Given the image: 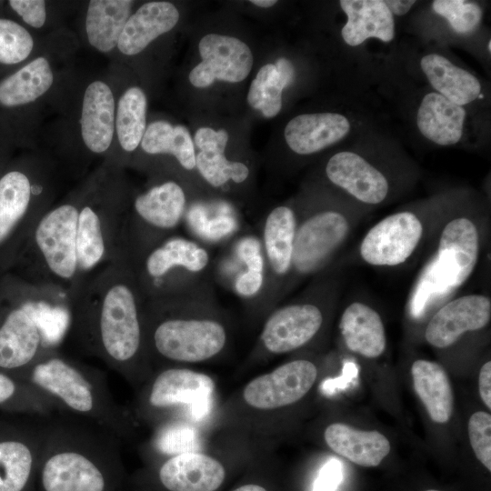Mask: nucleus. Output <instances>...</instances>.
<instances>
[{
    "instance_id": "f257e3e1",
    "label": "nucleus",
    "mask_w": 491,
    "mask_h": 491,
    "mask_svg": "<svg viewBox=\"0 0 491 491\" xmlns=\"http://www.w3.org/2000/svg\"><path fill=\"white\" fill-rule=\"evenodd\" d=\"M145 300L131 265L119 257L85 276L73 293L65 337L131 384L145 382L151 370Z\"/></svg>"
},
{
    "instance_id": "f03ea898",
    "label": "nucleus",
    "mask_w": 491,
    "mask_h": 491,
    "mask_svg": "<svg viewBox=\"0 0 491 491\" xmlns=\"http://www.w3.org/2000/svg\"><path fill=\"white\" fill-rule=\"evenodd\" d=\"M120 442L101 426L76 416H47L36 490L127 491Z\"/></svg>"
},
{
    "instance_id": "7ed1b4c3",
    "label": "nucleus",
    "mask_w": 491,
    "mask_h": 491,
    "mask_svg": "<svg viewBox=\"0 0 491 491\" xmlns=\"http://www.w3.org/2000/svg\"><path fill=\"white\" fill-rule=\"evenodd\" d=\"M18 379L35 386L57 406L59 413L94 423L120 441L134 431V420L113 396L105 373L63 354L48 351Z\"/></svg>"
},
{
    "instance_id": "20e7f679",
    "label": "nucleus",
    "mask_w": 491,
    "mask_h": 491,
    "mask_svg": "<svg viewBox=\"0 0 491 491\" xmlns=\"http://www.w3.org/2000/svg\"><path fill=\"white\" fill-rule=\"evenodd\" d=\"M78 205V200H68L50 206L24 246L29 286L67 306L81 282L76 246Z\"/></svg>"
},
{
    "instance_id": "39448f33",
    "label": "nucleus",
    "mask_w": 491,
    "mask_h": 491,
    "mask_svg": "<svg viewBox=\"0 0 491 491\" xmlns=\"http://www.w3.org/2000/svg\"><path fill=\"white\" fill-rule=\"evenodd\" d=\"M145 338L150 364L207 361L227 342L225 326L212 317L186 316L175 298L145 300Z\"/></svg>"
},
{
    "instance_id": "423d86ee",
    "label": "nucleus",
    "mask_w": 491,
    "mask_h": 491,
    "mask_svg": "<svg viewBox=\"0 0 491 491\" xmlns=\"http://www.w3.org/2000/svg\"><path fill=\"white\" fill-rule=\"evenodd\" d=\"M68 307L62 300L35 288L31 296L0 321V371L18 378L61 342L54 326L65 335Z\"/></svg>"
},
{
    "instance_id": "0eeeda50",
    "label": "nucleus",
    "mask_w": 491,
    "mask_h": 491,
    "mask_svg": "<svg viewBox=\"0 0 491 491\" xmlns=\"http://www.w3.org/2000/svg\"><path fill=\"white\" fill-rule=\"evenodd\" d=\"M185 194L174 181L152 186L135 196L130 213L125 212L120 256L131 261L170 236L185 209Z\"/></svg>"
},
{
    "instance_id": "6e6552de",
    "label": "nucleus",
    "mask_w": 491,
    "mask_h": 491,
    "mask_svg": "<svg viewBox=\"0 0 491 491\" xmlns=\"http://www.w3.org/2000/svg\"><path fill=\"white\" fill-rule=\"evenodd\" d=\"M145 381L136 411L141 417L157 424L187 409L192 416H201L208 411L215 390L210 376L176 366L163 367Z\"/></svg>"
},
{
    "instance_id": "1a4fd4ad",
    "label": "nucleus",
    "mask_w": 491,
    "mask_h": 491,
    "mask_svg": "<svg viewBox=\"0 0 491 491\" xmlns=\"http://www.w3.org/2000/svg\"><path fill=\"white\" fill-rule=\"evenodd\" d=\"M127 262L146 300L165 299L176 297L180 274L202 272L209 255L192 240L170 235Z\"/></svg>"
},
{
    "instance_id": "9d476101",
    "label": "nucleus",
    "mask_w": 491,
    "mask_h": 491,
    "mask_svg": "<svg viewBox=\"0 0 491 491\" xmlns=\"http://www.w3.org/2000/svg\"><path fill=\"white\" fill-rule=\"evenodd\" d=\"M46 417H0V491H35Z\"/></svg>"
},
{
    "instance_id": "9b49d317",
    "label": "nucleus",
    "mask_w": 491,
    "mask_h": 491,
    "mask_svg": "<svg viewBox=\"0 0 491 491\" xmlns=\"http://www.w3.org/2000/svg\"><path fill=\"white\" fill-rule=\"evenodd\" d=\"M480 237L476 224L467 217L450 220L443 228L436 260L428 279L437 288L456 289L472 275L479 257Z\"/></svg>"
},
{
    "instance_id": "f8f14e48",
    "label": "nucleus",
    "mask_w": 491,
    "mask_h": 491,
    "mask_svg": "<svg viewBox=\"0 0 491 491\" xmlns=\"http://www.w3.org/2000/svg\"><path fill=\"white\" fill-rule=\"evenodd\" d=\"M45 194L46 186L25 172L12 170L0 178V248L19 234L25 244L50 207L44 199Z\"/></svg>"
},
{
    "instance_id": "ddd939ff",
    "label": "nucleus",
    "mask_w": 491,
    "mask_h": 491,
    "mask_svg": "<svg viewBox=\"0 0 491 491\" xmlns=\"http://www.w3.org/2000/svg\"><path fill=\"white\" fill-rule=\"evenodd\" d=\"M318 376L316 366L307 359H295L251 379L242 398L250 408L274 411L294 405L313 388Z\"/></svg>"
},
{
    "instance_id": "4468645a",
    "label": "nucleus",
    "mask_w": 491,
    "mask_h": 491,
    "mask_svg": "<svg viewBox=\"0 0 491 491\" xmlns=\"http://www.w3.org/2000/svg\"><path fill=\"white\" fill-rule=\"evenodd\" d=\"M350 222L340 212H317L297 223L292 270L306 276L326 266L347 238Z\"/></svg>"
},
{
    "instance_id": "2eb2a0df",
    "label": "nucleus",
    "mask_w": 491,
    "mask_h": 491,
    "mask_svg": "<svg viewBox=\"0 0 491 491\" xmlns=\"http://www.w3.org/2000/svg\"><path fill=\"white\" fill-rule=\"evenodd\" d=\"M145 472L163 491H221L230 473L219 458L190 450L152 463Z\"/></svg>"
},
{
    "instance_id": "dca6fc26",
    "label": "nucleus",
    "mask_w": 491,
    "mask_h": 491,
    "mask_svg": "<svg viewBox=\"0 0 491 491\" xmlns=\"http://www.w3.org/2000/svg\"><path fill=\"white\" fill-rule=\"evenodd\" d=\"M424 233L421 220L409 211L389 215L374 225L361 241L362 259L375 266H396L414 254Z\"/></svg>"
},
{
    "instance_id": "f3484780",
    "label": "nucleus",
    "mask_w": 491,
    "mask_h": 491,
    "mask_svg": "<svg viewBox=\"0 0 491 491\" xmlns=\"http://www.w3.org/2000/svg\"><path fill=\"white\" fill-rule=\"evenodd\" d=\"M202 61L189 73L190 83L198 88L215 79L229 83L243 81L253 65V54L243 41L224 35L208 34L198 45Z\"/></svg>"
},
{
    "instance_id": "a211bd4d",
    "label": "nucleus",
    "mask_w": 491,
    "mask_h": 491,
    "mask_svg": "<svg viewBox=\"0 0 491 491\" xmlns=\"http://www.w3.org/2000/svg\"><path fill=\"white\" fill-rule=\"evenodd\" d=\"M324 323L321 308L313 303H293L274 311L264 324L260 343L272 355L297 350L309 343Z\"/></svg>"
},
{
    "instance_id": "6ab92c4d",
    "label": "nucleus",
    "mask_w": 491,
    "mask_h": 491,
    "mask_svg": "<svg viewBox=\"0 0 491 491\" xmlns=\"http://www.w3.org/2000/svg\"><path fill=\"white\" fill-rule=\"evenodd\" d=\"M491 319V300L480 294L456 297L445 304L431 317L425 330L426 342L436 348H446L466 333L486 327Z\"/></svg>"
},
{
    "instance_id": "aec40b11",
    "label": "nucleus",
    "mask_w": 491,
    "mask_h": 491,
    "mask_svg": "<svg viewBox=\"0 0 491 491\" xmlns=\"http://www.w3.org/2000/svg\"><path fill=\"white\" fill-rule=\"evenodd\" d=\"M326 173L333 184L368 205L381 203L388 193L385 175L353 152L334 155L326 164Z\"/></svg>"
},
{
    "instance_id": "412c9836",
    "label": "nucleus",
    "mask_w": 491,
    "mask_h": 491,
    "mask_svg": "<svg viewBox=\"0 0 491 491\" xmlns=\"http://www.w3.org/2000/svg\"><path fill=\"white\" fill-rule=\"evenodd\" d=\"M324 440L334 453L362 467L380 466L391 452L390 441L384 434L342 422L328 425Z\"/></svg>"
},
{
    "instance_id": "4be33fe9",
    "label": "nucleus",
    "mask_w": 491,
    "mask_h": 491,
    "mask_svg": "<svg viewBox=\"0 0 491 491\" xmlns=\"http://www.w3.org/2000/svg\"><path fill=\"white\" fill-rule=\"evenodd\" d=\"M350 130L348 120L336 113L303 114L292 118L284 135L292 151L310 155L336 144Z\"/></svg>"
},
{
    "instance_id": "5701e85b",
    "label": "nucleus",
    "mask_w": 491,
    "mask_h": 491,
    "mask_svg": "<svg viewBox=\"0 0 491 491\" xmlns=\"http://www.w3.org/2000/svg\"><path fill=\"white\" fill-rule=\"evenodd\" d=\"M115 105L110 87L94 81L86 87L81 113V135L86 147L95 154L105 152L115 132Z\"/></svg>"
},
{
    "instance_id": "b1692460",
    "label": "nucleus",
    "mask_w": 491,
    "mask_h": 491,
    "mask_svg": "<svg viewBox=\"0 0 491 491\" xmlns=\"http://www.w3.org/2000/svg\"><path fill=\"white\" fill-rule=\"evenodd\" d=\"M339 329L347 349L365 358L381 356L386 347V336L383 320L373 307L353 302L344 310Z\"/></svg>"
},
{
    "instance_id": "393cba45",
    "label": "nucleus",
    "mask_w": 491,
    "mask_h": 491,
    "mask_svg": "<svg viewBox=\"0 0 491 491\" xmlns=\"http://www.w3.org/2000/svg\"><path fill=\"white\" fill-rule=\"evenodd\" d=\"M178 20L179 12L172 3H145L129 16L117 47L124 55H137L155 38L173 29Z\"/></svg>"
},
{
    "instance_id": "a878e982",
    "label": "nucleus",
    "mask_w": 491,
    "mask_h": 491,
    "mask_svg": "<svg viewBox=\"0 0 491 491\" xmlns=\"http://www.w3.org/2000/svg\"><path fill=\"white\" fill-rule=\"evenodd\" d=\"M340 6L347 16L341 30L345 42L356 46L367 38L390 42L395 36L393 15L382 0H342Z\"/></svg>"
},
{
    "instance_id": "bb28decb",
    "label": "nucleus",
    "mask_w": 491,
    "mask_h": 491,
    "mask_svg": "<svg viewBox=\"0 0 491 491\" xmlns=\"http://www.w3.org/2000/svg\"><path fill=\"white\" fill-rule=\"evenodd\" d=\"M410 373L415 392L430 419L436 424L447 423L453 415L454 395L446 369L437 362L416 359Z\"/></svg>"
},
{
    "instance_id": "cd10ccee",
    "label": "nucleus",
    "mask_w": 491,
    "mask_h": 491,
    "mask_svg": "<svg viewBox=\"0 0 491 491\" xmlns=\"http://www.w3.org/2000/svg\"><path fill=\"white\" fill-rule=\"evenodd\" d=\"M465 109L438 93L426 95L419 106L416 123L424 136L440 145L457 143L463 133Z\"/></svg>"
},
{
    "instance_id": "c85d7f7f",
    "label": "nucleus",
    "mask_w": 491,
    "mask_h": 491,
    "mask_svg": "<svg viewBox=\"0 0 491 491\" xmlns=\"http://www.w3.org/2000/svg\"><path fill=\"white\" fill-rule=\"evenodd\" d=\"M297 223L294 211L286 205L275 207L266 218L264 249L269 268L277 277H283L292 270Z\"/></svg>"
},
{
    "instance_id": "c756f323",
    "label": "nucleus",
    "mask_w": 491,
    "mask_h": 491,
    "mask_svg": "<svg viewBox=\"0 0 491 491\" xmlns=\"http://www.w3.org/2000/svg\"><path fill=\"white\" fill-rule=\"evenodd\" d=\"M133 1L92 0L88 4L85 31L89 44L106 53L117 46L119 37L131 15Z\"/></svg>"
},
{
    "instance_id": "7c9ffc66",
    "label": "nucleus",
    "mask_w": 491,
    "mask_h": 491,
    "mask_svg": "<svg viewBox=\"0 0 491 491\" xmlns=\"http://www.w3.org/2000/svg\"><path fill=\"white\" fill-rule=\"evenodd\" d=\"M420 65L431 85L449 101L462 106L479 95L478 79L446 57L430 54L421 59Z\"/></svg>"
},
{
    "instance_id": "2f4dec72",
    "label": "nucleus",
    "mask_w": 491,
    "mask_h": 491,
    "mask_svg": "<svg viewBox=\"0 0 491 491\" xmlns=\"http://www.w3.org/2000/svg\"><path fill=\"white\" fill-rule=\"evenodd\" d=\"M53 83L49 62L38 56L0 81V105L14 107L34 102L46 93Z\"/></svg>"
},
{
    "instance_id": "473e14b6",
    "label": "nucleus",
    "mask_w": 491,
    "mask_h": 491,
    "mask_svg": "<svg viewBox=\"0 0 491 491\" xmlns=\"http://www.w3.org/2000/svg\"><path fill=\"white\" fill-rule=\"evenodd\" d=\"M0 410L5 414L50 416L56 404L31 384L0 371Z\"/></svg>"
},
{
    "instance_id": "72a5a7b5",
    "label": "nucleus",
    "mask_w": 491,
    "mask_h": 491,
    "mask_svg": "<svg viewBox=\"0 0 491 491\" xmlns=\"http://www.w3.org/2000/svg\"><path fill=\"white\" fill-rule=\"evenodd\" d=\"M140 144L147 154H170L185 169L192 170L195 167L194 142L184 125L155 121L146 127Z\"/></svg>"
},
{
    "instance_id": "f704fd0d",
    "label": "nucleus",
    "mask_w": 491,
    "mask_h": 491,
    "mask_svg": "<svg viewBox=\"0 0 491 491\" xmlns=\"http://www.w3.org/2000/svg\"><path fill=\"white\" fill-rule=\"evenodd\" d=\"M146 96L144 91L133 86L120 97L115 126L121 147L126 152L137 148L146 129Z\"/></svg>"
},
{
    "instance_id": "c9c22d12",
    "label": "nucleus",
    "mask_w": 491,
    "mask_h": 491,
    "mask_svg": "<svg viewBox=\"0 0 491 491\" xmlns=\"http://www.w3.org/2000/svg\"><path fill=\"white\" fill-rule=\"evenodd\" d=\"M225 149L206 148L195 155V167L199 174L215 187L225 185L228 180L242 183L249 175V169L245 164L230 161L225 156Z\"/></svg>"
},
{
    "instance_id": "e433bc0d",
    "label": "nucleus",
    "mask_w": 491,
    "mask_h": 491,
    "mask_svg": "<svg viewBox=\"0 0 491 491\" xmlns=\"http://www.w3.org/2000/svg\"><path fill=\"white\" fill-rule=\"evenodd\" d=\"M285 85L274 64H266L257 72L252 81L247 102L255 109L262 112L266 117H274L282 107V91Z\"/></svg>"
},
{
    "instance_id": "4c0bfd02",
    "label": "nucleus",
    "mask_w": 491,
    "mask_h": 491,
    "mask_svg": "<svg viewBox=\"0 0 491 491\" xmlns=\"http://www.w3.org/2000/svg\"><path fill=\"white\" fill-rule=\"evenodd\" d=\"M238 256L246 266L235 283L236 293L243 297H253L262 288L264 283V258L260 243L256 238L246 237L238 245Z\"/></svg>"
},
{
    "instance_id": "58836bf2",
    "label": "nucleus",
    "mask_w": 491,
    "mask_h": 491,
    "mask_svg": "<svg viewBox=\"0 0 491 491\" xmlns=\"http://www.w3.org/2000/svg\"><path fill=\"white\" fill-rule=\"evenodd\" d=\"M34 47L30 33L19 24L0 18V63L14 65L26 59Z\"/></svg>"
},
{
    "instance_id": "ea45409f",
    "label": "nucleus",
    "mask_w": 491,
    "mask_h": 491,
    "mask_svg": "<svg viewBox=\"0 0 491 491\" xmlns=\"http://www.w3.org/2000/svg\"><path fill=\"white\" fill-rule=\"evenodd\" d=\"M432 7L436 14L448 21L457 34L473 32L482 18L479 5L463 0H436L433 2Z\"/></svg>"
},
{
    "instance_id": "a19ab883",
    "label": "nucleus",
    "mask_w": 491,
    "mask_h": 491,
    "mask_svg": "<svg viewBox=\"0 0 491 491\" xmlns=\"http://www.w3.org/2000/svg\"><path fill=\"white\" fill-rule=\"evenodd\" d=\"M470 446L478 462L491 472V415L486 411L473 413L467 422Z\"/></svg>"
},
{
    "instance_id": "79ce46f5",
    "label": "nucleus",
    "mask_w": 491,
    "mask_h": 491,
    "mask_svg": "<svg viewBox=\"0 0 491 491\" xmlns=\"http://www.w3.org/2000/svg\"><path fill=\"white\" fill-rule=\"evenodd\" d=\"M9 5L30 26L40 28L46 19L45 2L43 0H10Z\"/></svg>"
},
{
    "instance_id": "37998d69",
    "label": "nucleus",
    "mask_w": 491,
    "mask_h": 491,
    "mask_svg": "<svg viewBox=\"0 0 491 491\" xmlns=\"http://www.w3.org/2000/svg\"><path fill=\"white\" fill-rule=\"evenodd\" d=\"M228 491H282L276 479L265 471H255Z\"/></svg>"
},
{
    "instance_id": "c03bdc74",
    "label": "nucleus",
    "mask_w": 491,
    "mask_h": 491,
    "mask_svg": "<svg viewBox=\"0 0 491 491\" xmlns=\"http://www.w3.org/2000/svg\"><path fill=\"white\" fill-rule=\"evenodd\" d=\"M342 480V467L338 461L331 460L319 472L312 491H336Z\"/></svg>"
},
{
    "instance_id": "a18cd8bd",
    "label": "nucleus",
    "mask_w": 491,
    "mask_h": 491,
    "mask_svg": "<svg viewBox=\"0 0 491 491\" xmlns=\"http://www.w3.org/2000/svg\"><path fill=\"white\" fill-rule=\"evenodd\" d=\"M228 141V134L225 129L215 131L209 127L199 128L195 135V144L200 149L225 147Z\"/></svg>"
},
{
    "instance_id": "49530a36",
    "label": "nucleus",
    "mask_w": 491,
    "mask_h": 491,
    "mask_svg": "<svg viewBox=\"0 0 491 491\" xmlns=\"http://www.w3.org/2000/svg\"><path fill=\"white\" fill-rule=\"evenodd\" d=\"M478 392L484 405L491 410V362L483 364L478 374Z\"/></svg>"
},
{
    "instance_id": "de8ad7c7",
    "label": "nucleus",
    "mask_w": 491,
    "mask_h": 491,
    "mask_svg": "<svg viewBox=\"0 0 491 491\" xmlns=\"http://www.w3.org/2000/svg\"><path fill=\"white\" fill-rule=\"evenodd\" d=\"M127 491H163L145 471L138 472L128 480Z\"/></svg>"
},
{
    "instance_id": "09e8293b",
    "label": "nucleus",
    "mask_w": 491,
    "mask_h": 491,
    "mask_svg": "<svg viewBox=\"0 0 491 491\" xmlns=\"http://www.w3.org/2000/svg\"><path fill=\"white\" fill-rule=\"evenodd\" d=\"M275 65L280 81L285 86L289 85L295 78V69L292 63L286 58H279Z\"/></svg>"
},
{
    "instance_id": "8fccbe9b",
    "label": "nucleus",
    "mask_w": 491,
    "mask_h": 491,
    "mask_svg": "<svg viewBox=\"0 0 491 491\" xmlns=\"http://www.w3.org/2000/svg\"><path fill=\"white\" fill-rule=\"evenodd\" d=\"M391 14H395L396 15H405L409 11V9L412 7V5L415 4L414 0H387L384 1Z\"/></svg>"
},
{
    "instance_id": "3c124183",
    "label": "nucleus",
    "mask_w": 491,
    "mask_h": 491,
    "mask_svg": "<svg viewBox=\"0 0 491 491\" xmlns=\"http://www.w3.org/2000/svg\"><path fill=\"white\" fill-rule=\"evenodd\" d=\"M250 3L256 6L267 8V7H271L275 5L276 4V0H251Z\"/></svg>"
},
{
    "instance_id": "603ef678",
    "label": "nucleus",
    "mask_w": 491,
    "mask_h": 491,
    "mask_svg": "<svg viewBox=\"0 0 491 491\" xmlns=\"http://www.w3.org/2000/svg\"><path fill=\"white\" fill-rule=\"evenodd\" d=\"M421 491H446L438 487H426Z\"/></svg>"
},
{
    "instance_id": "864d4df0",
    "label": "nucleus",
    "mask_w": 491,
    "mask_h": 491,
    "mask_svg": "<svg viewBox=\"0 0 491 491\" xmlns=\"http://www.w3.org/2000/svg\"><path fill=\"white\" fill-rule=\"evenodd\" d=\"M488 51L490 52L491 51V41L488 42Z\"/></svg>"
}]
</instances>
